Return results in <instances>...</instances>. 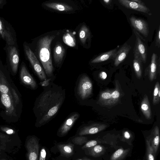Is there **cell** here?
Instances as JSON below:
<instances>
[{
  "instance_id": "6da1fadb",
  "label": "cell",
  "mask_w": 160,
  "mask_h": 160,
  "mask_svg": "<svg viewBox=\"0 0 160 160\" xmlns=\"http://www.w3.org/2000/svg\"><path fill=\"white\" fill-rule=\"evenodd\" d=\"M65 95V89L54 83H50L44 88L35 106L38 126L48 122L56 114L64 102Z\"/></svg>"
},
{
  "instance_id": "7a4b0ae2",
  "label": "cell",
  "mask_w": 160,
  "mask_h": 160,
  "mask_svg": "<svg viewBox=\"0 0 160 160\" xmlns=\"http://www.w3.org/2000/svg\"><path fill=\"white\" fill-rule=\"evenodd\" d=\"M55 36L47 35L41 38L38 43L39 59L47 76H52L53 68L50 52V46Z\"/></svg>"
},
{
  "instance_id": "3957f363",
  "label": "cell",
  "mask_w": 160,
  "mask_h": 160,
  "mask_svg": "<svg viewBox=\"0 0 160 160\" xmlns=\"http://www.w3.org/2000/svg\"><path fill=\"white\" fill-rule=\"evenodd\" d=\"M24 50L26 55L39 78L41 81L47 78L46 75L35 55L29 47L24 46Z\"/></svg>"
},
{
  "instance_id": "277c9868",
  "label": "cell",
  "mask_w": 160,
  "mask_h": 160,
  "mask_svg": "<svg viewBox=\"0 0 160 160\" xmlns=\"http://www.w3.org/2000/svg\"><path fill=\"white\" fill-rule=\"evenodd\" d=\"M134 32L136 37V42L134 49V55L138 57L142 62L146 63L147 57V49L144 42L143 38L135 29Z\"/></svg>"
},
{
  "instance_id": "5b68a950",
  "label": "cell",
  "mask_w": 160,
  "mask_h": 160,
  "mask_svg": "<svg viewBox=\"0 0 160 160\" xmlns=\"http://www.w3.org/2000/svg\"><path fill=\"white\" fill-rule=\"evenodd\" d=\"M92 84L89 78L83 75L80 78L78 88V93L83 99L87 98L92 94Z\"/></svg>"
},
{
  "instance_id": "8992f818",
  "label": "cell",
  "mask_w": 160,
  "mask_h": 160,
  "mask_svg": "<svg viewBox=\"0 0 160 160\" xmlns=\"http://www.w3.org/2000/svg\"><path fill=\"white\" fill-rule=\"evenodd\" d=\"M129 19L132 26L135 30L138 31L145 37H147L149 32L147 22L143 19L133 16L131 17Z\"/></svg>"
},
{
  "instance_id": "52a82bcc",
  "label": "cell",
  "mask_w": 160,
  "mask_h": 160,
  "mask_svg": "<svg viewBox=\"0 0 160 160\" xmlns=\"http://www.w3.org/2000/svg\"><path fill=\"white\" fill-rule=\"evenodd\" d=\"M79 117L78 112H74L70 115L59 128L58 132L59 135L63 136L66 134Z\"/></svg>"
},
{
  "instance_id": "ba28073f",
  "label": "cell",
  "mask_w": 160,
  "mask_h": 160,
  "mask_svg": "<svg viewBox=\"0 0 160 160\" xmlns=\"http://www.w3.org/2000/svg\"><path fill=\"white\" fill-rule=\"evenodd\" d=\"M119 3L126 8L152 15L149 8L146 6H143L138 3L129 0H118Z\"/></svg>"
},
{
  "instance_id": "9c48e42d",
  "label": "cell",
  "mask_w": 160,
  "mask_h": 160,
  "mask_svg": "<svg viewBox=\"0 0 160 160\" xmlns=\"http://www.w3.org/2000/svg\"><path fill=\"white\" fill-rule=\"evenodd\" d=\"M107 125L102 123H94L83 127L80 130L78 134L81 136L97 133L105 129Z\"/></svg>"
},
{
  "instance_id": "30bf717a",
  "label": "cell",
  "mask_w": 160,
  "mask_h": 160,
  "mask_svg": "<svg viewBox=\"0 0 160 160\" xmlns=\"http://www.w3.org/2000/svg\"><path fill=\"white\" fill-rule=\"evenodd\" d=\"M131 47L127 43H124L120 48L117 51L113 58L114 65L118 66L126 58Z\"/></svg>"
},
{
  "instance_id": "8fae6325",
  "label": "cell",
  "mask_w": 160,
  "mask_h": 160,
  "mask_svg": "<svg viewBox=\"0 0 160 160\" xmlns=\"http://www.w3.org/2000/svg\"><path fill=\"white\" fill-rule=\"evenodd\" d=\"M20 78L22 82L24 84L30 87L33 89L37 88V83L24 65H22L21 67Z\"/></svg>"
},
{
  "instance_id": "7c38bea8",
  "label": "cell",
  "mask_w": 160,
  "mask_h": 160,
  "mask_svg": "<svg viewBox=\"0 0 160 160\" xmlns=\"http://www.w3.org/2000/svg\"><path fill=\"white\" fill-rule=\"evenodd\" d=\"M9 93H0L1 100L6 109L7 114L12 115L14 113L15 111L12 97Z\"/></svg>"
},
{
  "instance_id": "4fadbf2b",
  "label": "cell",
  "mask_w": 160,
  "mask_h": 160,
  "mask_svg": "<svg viewBox=\"0 0 160 160\" xmlns=\"http://www.w3.org/2000/svg\"><path fill=\"white\" fill-rule=\"evenodd\" d=\"M0 35L9 45L14 43V39L9 29L7 27L2 19L0 17Z\"/></svg>"
},
{
  "instance_id": "5bb4252c",
  "label": "cell",
  "mask_w": 160,
  "mask_h": 160,
  "mask_svg": "<svg viewBox=\"0 0 160 160\" xmlns=\"http://www.w3.org/2000/svg\"><path fill=\"white\" fill-rule=\"evenodd\" d=\"M9 57L10 65L13 72L16 73L19 62V56L16 48L11 46L9 51Z\"/></svg>"
},
{
  "instance_id": "9a60e30c",
  "label": "cell",
  "mask_w": 160,
  "mask_h": 160,
  "mask_svg": "<svg viewBox=\"0 0 160 160\" xmlns=\"http://www.w3.org/2000/svg\"><path fill=\"white\" fill-rule=\"evenodd\" d=\"M44 5L48 8L62 12H67L73 10V7L68 4L58 2H47L44 4Z\"/></svg>"
},
{
  "instance_id": "2e32d148",
  "label": "cell",
  "mask_w": 160,
  "mask_h": 160,
  "mask_svg": "<svg viewBox=\"0 0 160 160\" xmlns=\"http://www.w3.org/2000/svg\"><path fill=\"white\" fill-rule=\"evenodd\" d=\"M65 53V50L62 44L57 43L53 50V56L56 63L60 64L63 58Z\"/></svg>"
},
{
  "instance_id": "e0dca14e",
  "label": "cell",
  "mask_w": 160,
  "mask_h": 160,
  "mask_svg": "<svg viewBox=\"0 0 160 160\" xmlns=\"http://www.w3.org/2000/svg\"><path fill=\"white\" fill-rule=\"evenodd\" d=\"M158 58V56L157 54L155 53L152 54L149 67V78L151 81L155 79L156 77Z\"/></svg>"
},
{
  "instance_id": "ac0fdd59",
  "label": "cell",
  "mask_w": 160,
  "mask_h": 160,
  "mask_svg": "<svg viewBox=\"0 0 160 160\" xmlns=\"http://www.w3.org/2000/svg\"><path fill=\"white\" fill-rule=\"evenodd\" d=\"M117 51L114 49L102 53L93 59L92 63H99L106 61L110 59H113Z\"/></svg>"
},
{
  "instance_id": "d6986e66",
  "label": "cell",
  "mask_w": 160,
  "mask_h": 160,
  "mask_svg": "<svg viewBox=\"0 0 160 160\" xmlns=\"http://www.w3.org/2000/svg\"><path fill=\"white\" fill-rule=\"evenodd\" d=\"M141 109L144 115L148 119L151 118V107L148 98L145 95L141 104Z\"/></svg>"
},
{
  "instance_id": "ffe728a7",
  "label": "cell",
  "mask_w": 160,
  "mask_h": 160,
  "mask_svg": "<svg viewBox=\"0 0 160 160\" xmlns=\"http://www.w3.org/2000/svg\"><path fill=\"white\" fill-rule=\"evenodd\" d=\"M151 146L155 154L158 149L160 142L159 131L158 126L155 128L153 133V136L150 139Z\"/></svg>"
},
{
  "instance_id": "44dd1931",
  "label": "cell",
  "mask_w": 160,
  "mask_h": 160,
  "mask_svg": "<svg viewBox=\"0 0 160 160\" xmlns=\"http://www.w3.org/2000/svg\"><path fill=\"white\" fill-rule=\"evenodd\" d=\"M57 147L61 154L65 157L71 156L73 153L74 146L72 143L59 144Z\"/></svg>"
},
{
  "instance_id": "7402d4cb",
  "label": "cell",
  "mask_w": 160,
  "mask_h": 160,
  "mask_svg": "<svg viewBox=\"0 0 160 160\" xmlns=\"http://www.w3.org/2000/svg\"><path fill=\"white\" fill-rule=\"evenodd\" d=\"M105 148L101 145H97L88 149V154L92 157H97L102 155L105 152Z\"/></svg>"
},
{
  "instance_id": "603a6c76",
  "label": "cell",
  "mask_w": 160,
  "mask_h": 160,
  "mask_svg": "<svg viewBox=\"0 0 160 160\" xmlns=\"http://www.w3.org/2000/svg\"><path fill=\"white\" fill-rule=\"evenodd\" d=\"M32 149L29 154V160H38V155L39 144L36 139L32 142Z\"/></svg>"
},
{
  "instance_id": "cb8c5ba5",
  "label": "cell",
  "mask_w": 160,
  "mask_h": 160,
  "mask_svg": "<svg viewBox=\"0 0 160 160\" xmlns=\"http://www.w3.org/2000/svg\"><path fill=\"white\" fill-rule=\"evenodd\" d=\"M90 33L88 28L85 25L81 28L79 33L80 40L81 42L84 44L87 39L90 37Z\"/></svg>"
},
{
  "instance_id": "d4e9b609",
  "label": "cell",
  "mask_w": 160,
  "mask_h": 160,
  "mask_svg": "<svg viewBox=\"0 0 160 160\" xmlns=\"http://www.w3.org/2000/svg\"><path fill=\"white\" fill-rule=\"evenodd\" d=\"M142 62L138 57L134 55L133 67L136 75L138 78H140L142 76Z\"/></svg>"
},
{
  "instance_id": "484cf974",
  "label": "cell",
  "mask_w": 160,
  "mask_h": 160,
  "mask_svg": "<svg viewBox=\"0 0 160 160\" xmlns=\"http://www.w3.org/2000/svg\"><path fill=\"white\" fill-rule=\"evenodd\" d=\"M128 151V149L120 148L114 152L111 157L110 160H120L124 158Z\"/></svg>"
},
{
  "instance_id": "4316f807",
  "label": "cell",
  "mask_w": 160,
  "mask_h": 160,
  "mask_svg": "<svg viewBox=\"0 0 160 160\" xmlns=\"http://www.w3.org/2000/svg\"><path fill=\"white\" fill-rule=\"evenodd\" d=\"M112 91L107 90L101 92L99 97V100L101 102L104 104L108 105Z\"/></svg>"
},
{
  "instance_id": "83f0119b",
  "label": "cell",
  "mask_w": 160,
  "mask_h": 160,
  "mask_svg": "<svg viewBox=\"0 0 160 160\" xmlns=\"http://www.w3.org/2000/svg\"><path fill=\"white\" fill-rule=\"evenodd\" d=\"M146 144L147 160H155V154L151 146L150 139H147Z\"/></svg>"
},
{
  "instance_id": "f1b7e54d",
  "label": "cell",
  "mask_w": 160,
  "mask_h": 160,
  "mask_svg": "<svg viewBox=\"0 0 160 160\" xmlns=\"http://www.w3.org/2000/svg\"><path fill=\"white\" fill-rule=\"evenodd\" d=\"M160 99V87L159 83L157 82L155 86L153 98V103L154 105L158 104Z\"/></svg>"
},
{
  "instance_id": "f546056e",
  "label": "cell",
  "mask_w": 160,
  "mask_h": 160,
  "mask_svg": "<svg viewBox=\"0 0 160 160\" xmlns=\"http://www.w3.org/2000/svg\"><path fill=\"white\" fill-rule=\"evenodd\" d=\"M120 96V93L118 87L116 85L115 89L111 93V98L108 102V105H111L116 103Z\"/></svg>"
},
{
  "instance_id": "4dcf8cb0",
  "label": "cell",
  "mask_w": 160,
  "mask_h": 160,
  "mask_svg": "<svg viewBox=\"0 0 160 160\" xmlns=\"http://www.w3.org/2000/svg\"><path fill=\"white\" fill-rule=\"evenodd\" d=\"M9 89L4 78H2L0 80V94H5L8 93Z\"/></svg>"
},
{
  "instance_id": "1f68e13d",
  "label": "cell",
  "mask_w": 160,
  "mask_h": 160,
  "mask_svg": "<svg viewBox=\"0 0 160 160\" xmlns=\"http://www.w3.org/2000/svg\"><path fill=\"white\" fill-rule=\"evenodd\" d=\"M87 141V138L82 136L75 137L72 139V142L74 143L79 145L85 143Z\"/></svg>"
},
{
  "instance_id": "d6a6232c",
  "label": "cell",
  "mask_w": 160,
  "mask_h": 160,
  "mask_svg": "<svg viewBox=\"0 0 160 160\" xmlns=\"http://www.w3.org/2000/svg\"><path fill=\"white\" fill-rule=\"evenodd\" d=\"M73 38L69 34H67L63 37V41L68 45L73 46L75 45Z\"/></svg>"
},
{
  "instance_id": "836d02e7",
  "label": "cell",
  "mask_w": 160,
  "mask_h": 160,
  "mask_svg": "<svg viewBox=\"0 0 160 160\" xmlns=\"http://www.w3.org/2000/svg\"><path fill=\"white\" fill-rule=\"evenodd\" d=\"M98 141L96 140L90 141L86 142L85 144L82 147V148L83 149H89L97 145L98 143Z\"/></svg>"
},
{
  "instance_id": "e575fe53",
  "label": "cell",
  "mask_w": 160,
  "mask_h": 160,
  "mask_svg": "<svg viewBox=\"0 0 160 160\" xmlns=\"http://www.w3.org/2000/svg\"><path fill=\"white\" fill-rule=\"evenodd\" d=\"M155 44L156 46L159 48L160 45V27H159L155 38Z\"/></svg>"
},
{
  "instance_id": "d590c367",
  "label": "cell",
  "mask_w": 160,
  "mask_h": 160,
  "mask_svg": "<svg viewBox=\"0 0 160 160\" xmlns=\"http://www.w3.org/2000/svg\"><path fill=\"white\" fill-rule=\"evenodd\" d=\"M46 152L45 148H42L41 150L39 160H45Z\"/></svg>"
},
{
  "instance_id": "8d00e7d4",
  "label": "cell",
  "mask_w": 160,
  "mask_h": 160,
  "mask_svg": "<svg viewBox=\"0 0 160 160\" xmlns=\"http://www.w3.org/2000/svg\"><path fill=\"white\" fill-rule=\"evenodd\" d=\"M12 94L16 104H18L19 102V99L18 95L15 90L13 88L12 89Z\"/></svg>"
},
{
  "instance_id": "74e56055",
  "label": "cell",
  "mask_w": 160,
  "mask_h": 160,
  "mask_svg": "<svg viewBox=\"0 0 160 160\" xmlns=\"http://www.w3.org/2000/svg\"><path fill=\"white\" fill-rule=\"evenodd\" d=\"M51 79V78L47 79L46 80L42 81V82L40 83L41 85L45 87L48 86L50 84L49 82Z\"/></svg>"
},
{
  "instance_id": "f35d334b",
  "label": "cell",
  "mask_w": 160,
  "mask_h": 160,
  "mask_svg": "<svg viewBox=\"0 0 160 160\" xmlns=\"http://www.w3.org/2000/svg\"><path fill=\"white\" fill-rule=\"evenodd\" d=\"M99 76L101 79L105 80L107 77V75L105 72H102L100 73Z\"/></svg>"
},
{
  "instance_id": "ab89813d",
  "label": "cell",
  "mask_w": 160,
  "mask_h": 160,
  "mask_svg": "<svg viewBox=\"0 0 160 160\" xmlns=\"http://www.w3.org/2000/svg\"><path fill=\"white\" fill-rule=\"evenodd\" d=\"M123 136L126 139H128L130 138L131 135L128 131H125L123 133Z\"/></svg>"
},
{
  "instance_id": "60d3db41",
  "label": "cell",
  "mask_w": 160,
  "mask_h": 160,
  "mask_svg": "<svg viewBox=\"0 0 160 160\" xmlns=\"http://www.w3.org/2000/svg\"><path fill=\"white\" fill-rule=\"evenodd\" d=\"M131 1L138 3L139 4L145 6V4L141 0H130Z\"/></svg>"
},
{
  "instance_id": "b9f144b4",
  "label": "cell",
  "mask_w": 160,
  "mask_h": 160,
  "mask_svg": "<svg viewBox=\"0 0 160 160\" xmlns=\"http://www.w3.org/2000/svg\"><path fill=\"white\" fill-rule=\"evenodd\" d=\"M6 133L9 134H11L13 132V131L12 129H9L7 130L6 131Z\"/></svg>"
},
{
  "instance_id": "7bdbcfd3",
  "label": "cell",
  "mask_w": 160,
  "mask_h": 160,
  "mask_svg": "<svg viewBox=\"0 0 160 160\" xmlns=\"http://www.w3.org/2000/svg\"><path fill=\"white\" fill-rule=\"evenodd\" d=\"M112 1L111 0H103V2H104L107 5H108L111 3Z\"/></svg>"
},
{
  "instance_id": "ee69618b",
  "label": "cell",
  "mask_w": 160,
  "mask_h": 160,
  "mask_svg": "<svg viewBox=\"0 0 160 160\" xmlns=\"http://www.w3.org/2000/svg\"><path fill=\"white\" fill-rule=\"evenodd\" d=\"M78 160H92V159H90L89 158H84L78 159Z\"/></svg>"
},
{
  "instance_id": "f6af8a7d",
  "label": "cell",
  "mask_w": 160,
  "mask_h": 160,
  "mask_svg": "<svg viewBox=\"0 0 160 160\" xmlns=\"http://www.w3.org/2000/svg\"><path fill=\"white\" fill-rule=\"evenodd\" d=\"M3 2V1L2 0H0V5H1Z\"/></svg>"
}]
</instances>
